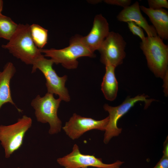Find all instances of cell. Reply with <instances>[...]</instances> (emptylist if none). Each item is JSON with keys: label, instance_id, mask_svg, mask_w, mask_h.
Instances as JSON below:
<instances>
[{"label": "cell", "instance_id": "7c38bea8", "mask_svg": "<svg viewBox=\"0 0 168 168\" xmlns=\"http://www.w3.org/2000/svg\"><path fill=\"white\" fill-rule=\"evenodd\" d=\"M139 3L136 1L132 5L123 8L117 16L118 21L128 22H133L144 29L148 37L157 35L153 26L150 25L142 14Z\"/></svg>", "mask_w": 168, "mask_h": 168}, {"label": "cell", "instance_id": "3957f363", "mask_svg": "<svg viewBox=\"0 0 168 168\" xmlns=\"http://www.w3.org/2000/svg\"><path fill=\"white\" fill-rule=\"evenodd\" d=\"M140 47L149 69L157 77L164 79L168 76V46L158 35L146 37Z\"/></svg>", "mask_w": 168, "mask_h": 168}, {"label": "cell", "instance_id": "ba28073f", "mask_svg": "<svg viewBox=\"0 0 168 168\" xmlns=\"http://www.w3.org/2000/svg\"><path fill=\"white\" fill-rule=\"evenodd\" d=\"M126 44L120 34L110 31L98 50L100 62L105 65L110 64L115 68L122 64L126 56Z\"/></svg>", "mask_w": 168, "mask_h": 168}, {"label": "cell", "instance_id": "8992f818", "mask_svg": "<svg viewBox=\"0 0 168 168\" xmlns=\"http://www.w3.org/2000/svg\"><path fill=\"white\" fill-rule=\"evenodd\" d=\"M54 63L51 59H47L43 55L32 65L31 72H35L37 69L39 70L45 78L47 93L57 95L62 100L69 102L70 96L65 86L67 76H58L53 68Z\"/></svg>", "mask_w": 168, "mask_h": 168}, {"label": "cell", "instance_id": "7402d4cb", "mask_svg": "<svg viewBox=\"0 0 168 168\" xmlns=\"http://www.w3.org/2000/svg\"><path fill=\"white\" fill-rule=\"evenodd\" d=\"M164 146V149L163 151V156L168 157V139H166Z\"/></svg>", "mask_w": 168, "mask_h": 168}, {"label": "cell", "instance_id": "5b68a950", "mask_svg": "<svg viewBox=\"0 0 168 168\" xmlns=\"http://www.w3.org/2000/svg\"><path fill=\"white\" fill-rule=\"evenodd\" d=\"M32 124V119L24 115L14 124L0 125V142L6 158L10 157L21 147L25 134Z\"/></svg>", "mask_w": 168, "mask_h": 168}, {"label": "cell", "instance_id": "9a60e30c", "mask_svg": "<svg viewBox=\"0 0 168 168\" xmlns=\"http://www.w3.org/2000/svg\"><path fill=\"white\" fill-rule=\"evenodd\" d=\"M105 66V72L101 84V90L105 98L112 101L116 98L118 91V83L115 77V67L112 65Z\"/></svg>", "mask_w": 168, "mask_h": 168}, {"label": "cell", "instance_id": "9c48e42d", "mask_svg": "<svg viewBox=\"0 0 168 168\" xmlns=\"http://www.w3.org/2000/svg\"><path fill=\"white\" fill-rule=\"evenodd\" d=\"M57 161L64 168H86L90 166L98 168H118L124 163L117 161L112 164H105L101 159L94 155L81 153L76 144L74 145L70 153L58 158Z\"/></svg>", "mask_w": 168, "mask_h": 168}, {"label": "cell", "instance_id": "44dd1931", "mask_svg": "<svg viewBox=\"0 0 168 168\" xmlns=\"http://www.w3.org/2000/svg\"><path fill=\"white\" fill-rule=\"evenodd\" d=\"M153 168H168V157L163 156L159 161Z\"/></svg>", "mask_w": 168, "mask_h": 168}, {"label": "cell", "instance_id": "484cf974", "mask_svg": "<svg viewBox=\"0 0 168 168\" xmlns=\"http://www.w3.org/2000/svg\"></svg>", "mask_w": 168, "mask_h": 168}, {"label": "cell", "instance_id": "4fadbf2b", "mask_svg": "<svg viewBox=\"0 0 168 168\" xmlns=\"http://www.w3.org/2000/svg\"><path fill=\"white\" fill-rule=\"evenodd\" d=\"M141 10L149 17L156 32L162 40L168 39V12L161 8L154 10L143 6H140Z\"/></svg>", "mask_w": 168, "mask_h": 168}, {"label": "cell", "instance_id": "30bf717a", "mask_svg": "<svg viewBox=\"0 0 168 168\" xmlns=\"http://www.w3.org/2000/svg\"><path fill=\"white\" fill-rule=\"evenodd\" d=\"M109 121L108 116L102 120H98L74 113L62 128L71 139L74 140L90 130L105 131Z\"/></svg>", "mask_w": 168, "mask_h": 168}, {"label": "cell", "instance_id": "e0dca14e", "mask_svg": "<svg viewBox=\"0 0 168 168\" xmlns=\"http://www.w3.org/2000/svg\"><path fill=\"white\" fill-rule=\"evenodd\" d=\"M18 24L9 17L0 15V38L9 40L16 31Z\"/></svg>", "mask_w": 168, "mask_h": 168}, {"label": "cell", "instance_id": "cb8c5ba5", "mask_svg": "<svg viewBox=\"0 0 168 168\" xmlns=\"http://www.w3.org/2000/svg\"><path fill=\"white\" fill-rule=\"evenodd\" d=\"M16 168H20V167H17Z\"/></svg>", "mask_w": 168, "mask_h": 168}, {"label": "cell", "instance_id": "52a82bcc", "mask_svg": "<svg viewBox=\"0 0 168 168\" xmlns=\"http://www.w3.org/2000/svg\"><path fill=\"white\" fill-rule=\"evenodd\" d=\"M148 97L144 95H138L131 98L128 96L121 104L117 106H111L107 104L104 105V110L109 114V121L104 136L103 142L107 144L113 137L117 136L120 133L122 129L118 127V121L135 103L140 101L144 102L145 108H147L154 100L147 99Z\"/></svg>", "mask_w": 168, "mask_h": 168}, {"label": "cell", "instance_id": "d4e9b609", "mask_svg": "<svg viewBox=\"0 0 168 168\" xmlns=\"http://www.w3.org/2000/svg\"><path fill=\"white\" fill-rule=\"evenodd\" d=\"M118 168H120V167Z\"/></svg>", "mask_w": 168, "mask_h": 168}, {"label": "cell", "instance_id": "5bb4252c", "mask_svg": "<svg viewBox=\"0 0 168 168\" xmlns=\"http://www.w3.org/2000/svg\"><path fill=\"white\" fill-rule=\"evenodd\" d=\"M16 72V68L11 62L4 66L3 71L0 73V109L2 105L9 103L14 105L19 112L22 110L16 105L12 97L10 82Z\"/></svg>", "mask_w": 168, "mask_h": 168}, {"label": "cell", "instance_id": "2e32d148", "mask_svg": "<svg viewBox=\"0 0 168 168\" xmlns=\"http://www.w3.org/2000/svg\"><path fill=\"white\" fill-rule=\"evenodd\" d=\"M32 40L36 46L42 49L47 43L48 30L39 25L33 24L30 26Z\"/></svg>", "mask_w": 168, "mask_h": 168}, {"label": "cell", "instance_id": "ac0fdd59", "mask_svg": "<svg viewBox=\"0 0 168 168\" xmlns=\"http://www.w3.org/2000/svg\"><path fill=\"white\" fill-rule=\"evenodd\" d=\"M130 31L134 35L138 36L142 40H144L146 37L143 29L133 22H127Z\"/></svg>", "mask_w": 168, "mask_h": 168}, {"label": "cell", "instance_id": "277c9868", "mask_svg": "<svg viewBox=\"0 0 168 168\" xmlns=\"http://www.w3.org/2000/svg\"><path fill=\"white\" fill-rule=\"evenodd\" d=\"M62 100L55 99L53 94L49 93L41 97L37 95L31 101V105L35 110L37 121L42 123H48L49 133L53 135L60 132L62 122L57 115L58 109Z\"/></svg>", "mask_w": 168, "mask_h": 168}, {"label": "cell", "instance_id": "8fae6325", "mask_svg": "<svg viewBox=\"0 0 168 168\" xmlns=\"http://www.w3.org/2000/svg\"><path fill=\"white\" fill-rule=\"evenodd\" d=\"M109 24L101 14H97L94 17L92 28L86 36H81L84 44L92 53L98 50L101 44L108 35Z\"/></svg>", "mask_w": 168, "mask_h": 168}, {"label": "cell", "instance_id": "603a6c76", "mask_svg": "<svg viewBox=\"0 0 168 168\" xmlns=\"http://www.w3.org/2000/svg\"><path fill=\"white\" fill-rule=\"evenodd\" d=\"M3 1L2 0H0V15L2 14V12L3 9Z\"/></svg>", "mask_w": 168, "mask_h": 168}, {"label": "cell", "instance_id": "7a4b0ae2", "mask_svg": "<svg viewBox=\"0 0 168 168\" xmlns=\"http://www.w3.org/2000/svg\"><path fill=\"white\" fill-rule=\"evenodd\" d=\"M40 52L44 54V56L50 58L54 63L61 64L68 69L77 68V59L81 57L94 58V53L91 52L84 44L81 40V35H76L69 41L68 47L61 49H40Z\"/></svg>", "mask_w": 168, "mask_h": 168}, {"label": "cell", "instance_id": "d6986e66", "mask_svg": "<svg viewBox=\"0 0 168 168\" xmlns=\"http://www.w3.org/2000/svg\"><path fill=\"white\" fill-rule=\"evenodd\" d=\"M147 2L149 8L152 9L168 8V2L167 0H148Z\"/></svg>", "mask_w": 168, "mask_h": 168}, {"label": "cell", "instance_id": "ffe728a7", "mask_svg": "<svg viewBox=\"0 0 168 168\" xmlns=\"http://www.w3.org/2000/svg\"><path fill=\"white\" fill-rule=\"evenodd\" d=\"M104 2L110 5H115L123 7V8L130 5L131 0H105Z\"/></svg>", "mask_w": 168, "mask_h": 168}, {"label": "cell", "instance_id": "6da1fadb", "mask_svg": "<svg viewBox=\"0 0 168 168\" xmlns=\"http://www.w3.org/2000/svg\"><path fill=\"white\" fill-rule=\"evenodd\" d=\"M30 25L19 24L9 42L2 47L14 56L28 65H33L43 55L34 43Z\"/></svg>", "mask_w": 168, "mask_h": 168}]
</instances>
